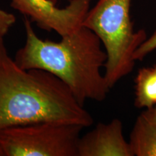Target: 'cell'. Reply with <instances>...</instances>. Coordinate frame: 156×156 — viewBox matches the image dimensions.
<instances>
[{
  "label": "cell",
  "instance_id": "obj_1",
  "mask_svg": "<svg viewBox=\"0 0 156 156\" xmlns=\"http://www.w3.org/2000/svg\"><path fill=\"white\" fill-rule=\"evenodd\" d=\"M25 44L17 50L15 62L25 69H39L63 82L84 106L87 100L103 101L111 90L101 69L107 60L102 43L82 25L58 42L42 40L25 17Z\"/></svg>",
  "mask_w": 156,
  "mask_h": 156
},
{
  "label": "cell",
  "instance_id": "obj_6",
  "mask_svg": "<svg viewBox=\"0 0 156 156\" xmlns=\"http://www.w3.org/2000/svg\"><path fill=\"white\" fill-rule=\"evenodd\" d=\"M77 156H134L123 134L122 121L114 119L106 124L99 123L81 136Z\"/></svg>",
  "mask_w": 156,
  "mask_h": 156
},
{
  "label": "cell",
  "instance_id": "obj_12",
  "mask_svg": "<svg viewBox=\"0 0 156 156\" xmlns=\"http://www.w3.org/2000/svg\"><path fill=\"white\" fill-rule=\"evenodd\" d=\"M154 108H155V114H156V105L155 106H154Z\"/></svg>",
  "mask_w": 156,
  "mask_h": 156
},
{
  "label": "cell",
  "instance_id": "obj_2",
  "mask_svg": "<svg viewBox=\"0 0 156 156\" xmlns=\"http://www.w3.org/2000/svg\"><path fill=\"white\" fill-rule=\"evenodd\" d=\"M53 122L88 127L91 114L56 76L19 67L6 51L0 57V130Z\"/></svg>",
  "mask_w": 156,
  "mask_h": 156
},
{
  "label": "cell",
  "instance_id": "obj_10",
  "mask_svg": "<svg viewBox=\"0 0 156 156\" xmlns=\"http://www.w3.org/2000/svg\"><path fill=\"white\" fill-rule=\"evenodd\" d=\"M155 50H156V30L154 31L151 36L146 39L145 41L136 49L134 54V59L136 62H141L148 54Z\"/></svg>",
  "mask_w": 156,
  "mask_h": 156
},
{
  "label": "cell",
  "instance_id": "obj_4",
  "mask_svg": "<svg viewBox=\"0 0 156 156\" xmlns=\"http://www.w3.org/2000/svg\"><path fill=\"white\" fill-rule=\"evenodd\" d=\"M83 126L45 122L0 130L5 156H77Z\"/></svg>",
  "mask_w": 156,
  "mask_h": 156
},
{
  "label": "cell",
  "instance_id": "obj_5",
  "mask_svg": "<svg viewBox=\"0 0 156 156\" xmlns=\"http://www.w3.org/2000/svg\"><path fill=\"white\" fill-rule=\"evenodd\" d=\"M15 9L43 30L54 31L60 36L75 32L83 25L92 0H70L60 8L56 0H9Z\"/></svg>",
  "mask_w": 156,
  "mask_h": 156
},
{
  "label": "cell",
  "instance_id": "obj_11",
  "mask_svg": "<svg viewBox=\"0 0 156 156\" xmlns=\"http://www.w3.org/2000/svg\"><path fill=\"white\" fill-rule=\"evenodd\" d=\"M0 156H5V154H4V152L2 149L1 146H0Z\"/></svg>",
  "mask_w": 156,
  "mask_h": 156
},
{
  "label": "cell",
  "instance_id": "obj_9",
  "mask_svg": "<svg viewBox=\"0 0 156 156\" xmlns=\"http://www.w3.org/2000/svg\"><path fill=\"white\" fill-rule=\"evenodd\" d=\"M16 22V17L13 14L4 10L0 7V57L7 51L4 39L11 27Z\"/></svg>",
  "mask_w": 156,
  "mask_h": 156
},
{
  "label": "cell",
  "instance_id": "obj_3",
  "mask_svg": "<svg viewBox=\"0 0 156 156\" xmlns=\"http://www.w3.org/2000/svg\"><path fill=\"white\" fill-rule=\"evenodd\" d=\"M130 6L131 0H98L83 23L106 51L104 76L111 88L133 70L134 54L147 38L144 30H134Z\"/></svg>",
  "mask_w": 156,
  "mask_h": 156
},
{
  "label": "cell",
  "instance_id": "obj_8",
  "mask_svg": "<svg viewBox=\"0 0 156 156\" xmlns=\"http://www.w3.org/2000/svg\"><path fill=\"white\" fill-rule=\"evenodd\" d=\"M135 100L138 108H153L156 105V64L140 69L134 80Z\"/></svg>",
  "mask_w": 156,
  "mask_h": 156
},
{
  "label": "cell",
  "instance_id": "obj_7",
  "mask_svg": "<svg viewBox=\"0 0 156 156\" xmlns=\"http://www.w3.org/2000/svg\"><path fill=\"white\" fill-rule=\"evenodd\" d=\"M134 156H156L155 108H145L137 116L129 140Z\"/></svg>",
  "mask_w": 156,
  "mask_h": 156
}]
</instances>
